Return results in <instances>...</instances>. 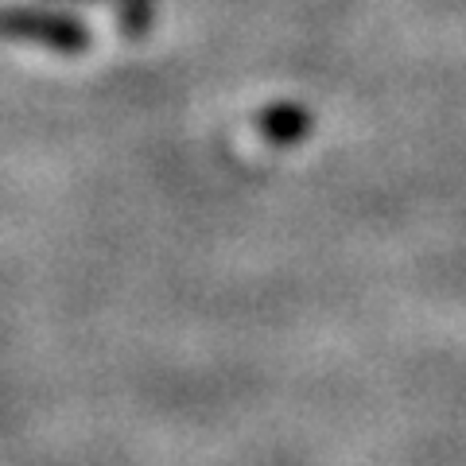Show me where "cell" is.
<instances>
[{
  "label": "cell",
  "mask_w": 466,
  "mask_h": 466,
  "mask_svg": "<svg viewBox=\"0 0 466 466\" xmlns=\"http://www.w3.org/2000/svg\"><path fill=\"white\" fill-rule=\"evenodd\" d=\"M0 35L39 43V47L78 55L90 47V32L75 16H58V12H39V8H0Z\"/></svg>",
  "instance_id": "1"
},
{
  "label": "cell",
  "mask_w": 466,
  "mask_h": 466,
  "mask_svg": "<svg viewBox=\"0 0 466 466\" xmlns=\"http://www.w3.org/2000/svg\"><path fill=\"white\" fill-rule=\"evenodd\" d=\"M260 133L272 144H296L311 133V116L299 106H272L260 113Z\"/></svg>",
  "instance_id": "2"
},
{
  "label": "cell",
  "mask_w": 466,
  "mask_h": 466,
  "mask_svg": "<svg viewBox=\"0 0 466 466\" xmlns=\"http://www.w3.org/2000/svg\"><path fill=\"white\" fill-rule=\"evenodd\" d=\"M152 12H156V5H152V0H121V24H125V32L133 35V39L148 35Z\"/></svg>",
  "instance_id": "3"
}]
</instances>
